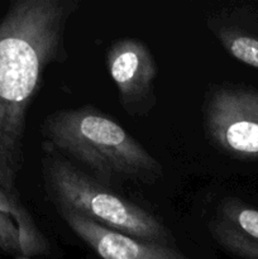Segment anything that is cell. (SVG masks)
Wrapping results in <instances>:
<instances>
[{"label": "cell", "instance_id": "obj_1", "mask_svg": "<svg viewBox=\"0 0 258 259\" xmlns=\"http://www.w3.org/2000/svg\"><path fill=\"white\" fill-rule=\"evenodd\" d=\"M76 0H15L0 19V189L17 195L27 118L43 76L67 58L65 34Z\"/></svg>", "mask_w": 258, "mask_h": 259}, {"label": "cell", "instance_id": "obj_2", "mask_svg": "<svg viewBox=\"0 0 258 259\" xmlns=\"http://www.w3.org/2000/svg\"><path fill=\"white\" fill-rule=\"evenodd\" d=\"M40 131L46 148L80 163L105 185L156 184L163 177L161 162L118 121L93 105L53 111Z\"/></svg>", "mask_w": 258, "mask_h": 259}, {"label": "cell", "instance_id": "obj_3", "mask_svg": "<svg viewBox=\"0 0 258 259\" xmlns=\"http://www.w3.org/2000/svg\"><path fill=\"white\" fill-rule=\"evenodd\" d=\"M42 176L48 197L57 210L77 212L143 242L175 247L171 230L158 218L46 147Z\"/></svg>", "mask_w": 258, "mask_h": 259}, {"label": "cell", "instance_id": "obj_4", "mask_svg": "<svg viewBox=\"0 0 258 259\" xmlns=\"http://www.w3.org/2000/svg\"><path fill=\"white\" fill-rule=\"evenodd\" d=\"M207 141L222 153L258 159V90L237 83H218L204 100Z\"/></svg>", "mask_w": 258, "mask_h": 259}, {"label": "cell", "instance_id": "obj_5", "mask_svg": "<svg viewBox=\"0 0 258 259\" xmlns=\"http://www.w3.org/2000/svg\"><path fill=\"white\" fill-rule=\"evenodd\" d=\"M108 72L118 91L120 104L129 115H144L156 105V60L138 38H119L106 50Z\"/></svg>", "mask_w": 258, "mask_h": 259}, {"label": "cell", "instance_id": "obj_6", "mask_svg": "<svg viewBox=\"0 0 258 259\" xmlns=\"http://www.w3.org/2000/svg\"><path fill=\"white\" fill-rule=\"evenodd\" d=\"M57 211L68 228L103 259H189L171 245L136 239L108 229L77 212Z\"/></svg>", "mask_w": 258, "mask_h": 259}, {"label": "cell", "instance_id": "obj_7", "mask_svg": "<svg viewBox=\"0 0 258 259\" xmlns=\"http://www.w3.org/2000/svg\"><path fill=\"white\" fill-rule=\"evenodd\" d=\"M212 239L229 254L258 259V210L237 197H225L207 223Z\"/></svg>", "mask_w": 258, "mask_h": 259}, {"label": "cell", "instance_id": "obj_8", "mask_svg": "<svg viewBox=\"0 0 258 259\" xmlns=\"http://www.w3.org/2000/svg\"><path fill=\"white\" fill-rule=\"evenodd\" d=\"M211 34L217 38L218 42L232 57L250 67L258 68L257 40L238 34V33L227 32V30H215V32H211Z\"/></svg>", "mask_w": 258, "mask_h": 259}, {"label": "cell", "instance_id": "obj_9", "mask_svg": "<svg viewBox=\"0 0 258 259\" xmlns=\"http://www.w3.org/2000/svg\"><path fill=\"white\" fill-rule=\"evenodd\" d=\"M15 259H32V258H28V257H22V255H17Z\"/></svg>", "mask_w": 258, "mask_h": 259}]
</instances>
